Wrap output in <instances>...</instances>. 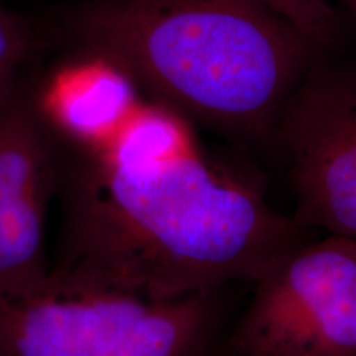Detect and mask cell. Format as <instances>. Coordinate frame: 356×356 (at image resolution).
<instances>
[{
	"label": "cell",
	"mask_w": 356,
	"mask_h": 356,
	"mask_svg": "<svg viewBox=\"0 0 356 356\" xmlns=\"http://www.w3.org/2000/svg\"><path fill=\"white\" fill-rule=\"evenodd\" d=\"M58 140V139H56ZM60 147V231L48 279L147 297L257 282L307 228L197 137L118 154Z\"/></svg>",
	"instance_id": "obj_1"
},
{
	"label": "cell",
	"mask_w": 356,
	"mask_h": 356,
	"mask_svg": "<svg viewBox=\"0 0 356 356\" xmlns=\"http://www.w3.org/2000/svg\"><path fill=\"white\" fill-rule=\"evenodd\" d=\"M222 356H356V239L328 234L280 257Z\"/></svg>",
	"instance_id": "obj_4"
},
{
	"label": "cell",
	"mask_w": 356,
	"mask_h": 356,
	"mask_svg": "<svg viewBox=\"0 0 356 356\" xmlns=\"http://www.w3.org/2000/svg\"><path fill=\"white\" fill-rule=\"evenodd\" d=\"M269 10L287 22L292 29L322 48L332 42L337 32L335 12L330 0H246Z\"/></svg>",
	"instance_id": "obj_7"
},
{
	"label": "cell",
	"mask_w": 356,
	"mask_h": 356,
	"mask_svg": "<svg viewBox=\"0 0 356 356\" xmlns=\"http://www.w3.org/2000/svg\"><path fill=\"white\" fill-rule=\"evenodd\" d=\"M345 6L350 8V12L353 13V17L356 19V0H343Z\"/></svg>",
	"instance_id": "obj_9"
},
{
	"label": "cell",
	"mask_w": 356,
	"mask_h": 356,
	"mask_svg": "<svg viewBox=\"0 0 356 356\" xmlns=\"http://www.w3.org/2000/svg\"><path fill=\"white\" fill-rule=\"evenodd\" d=\"M30 35L24 22L0 3V109L25 81Z\"/></svg>",
	"instance_id": "obj_8"
},
{
	"label": "cell",
	"mask_w": 356,
	"mask_h": 356,
	"mask_svg": "<svg viewBox=\"0 0 356 356\" xmlns=\"http://www.w3.org/2000/svg\"><path fill=\"white\" fill-rule=\"evenodd\" d=\"M78 32L95 56L188 121L270 139L318 48L246 0H102Z\"/></svg>",
	"instance_id": "obj_2"
},
{
	"label": "cell",
	"mask_w": 356,
	"mask_h": 356,
	"mask_svg": "<svg viewBox=\"0 0 356 356\" xmlns=\"http://www.w3.org/2000/svg\"><path fill=\"white\" fill-rule=\"evenodd\" d=\"M222 289L147 297L51 282L0 296V356H222Z\"/></svg>",
	"instance_id": "obj_3"
},
{
	"label": "cell",
	"mask_w": 356,
	"mask_h": 356,
	"mask_svg": "<svg viewBox=\"0 0 356 356\" xmlns=\"http://www.w3.org/2000/svg\"><path fill=\"white\" fill-rule=\"evenodd\" d=\"M60 186V147L37 89L24 81L0 109V296L42 287L51 257L48 213Z\"/></svg>",
	"instance_id": "obj_6"
},
{
	"label": "cell",
	"mask_w": 356,
	"mask_h": 356,
	"mask_svg": "<svg viewBox=\"0 0 356 356\" xmlns=\"http://www.w3.org/2000/svg\"><path fill=\"white\" fill-rule=\"evenodd\" d=\"M274 139L287 162L293 218L356 239V66L317 58L284 106Z\"/></svg>",
	"instance_id": "obj_5"
}]
</instances>
